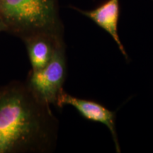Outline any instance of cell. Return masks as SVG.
I'll return each mask as SVG.
<instances>
[{
	"label": "cell",
	"instance_id": "cell-3",
	"mask_svg": "<svg viewBox=\"0 0 153 153\" xmlns=\"http://www.w3.org/2000/svg\"><path fill=\"white\" fill-rule=\"evenodd\" d=\"M65 57L62 45L55 47L50 62L41 70L33 71L30 85L33 92L44 103L56 104L65 77Z\"/></svg>",
	"mask_w": 153,
	"mask_h": 153
},
{
	"label": "cell",
	"instance_id": "cell-5",
	"mask_svg": "<svg viewBox=\"0 0 153 153\" xmlns=\"http://www.w3.org/2000/svg\"><path fill=\"white\" fill-rule=\"evenodd\" d=\"M77 11L90 19L97 26L109 34L126 60H129L128 55L122 44L118 32L120 17V0H107L91 11H82L79 9H77Z\"/></svg>",
	"mask_w": 153,
	"mask_h": 153
},
{
	"label": "cell",
	"instance_id": "cell-7",
	"mask_svg": "<svg viewBox=\"0 0 153 153\" xmlns=\"http://www.w3.org/2000/svg\"><path fill=\"white\" fill-rule=\"evenodd\" d=\"M8 28V26H7V24L4 22V21L0 18V31H2V30H7Z\"/></svg>",
	"mask_w": 153,
	"mask_h": 153
},
{
	"label": "cell",
	"instance_id": "cell-6",
	"mask_svg": "<svg viewBox=\"0 0 153 153\" xmlns=\"http://www.w3.org/2000/svg\"><path fill=\"white\" fill-rule=\"evenodd\" d=\"M36 38L28 40V51L30 63L33 71L43 68L50 62L55 47L60 42L54 44L51 42V36L38 34ZM54 37V36H53Z\"/></svg>",
	"mask_w": 153,
	"mask_h": 153
},
{
	"label": "cell",
	"instance_id": "cell-8",
	"mask_svg": "<svg viewBox=\"0 0 153 153\" xmlns=\"http://www.w3.org/2000/svg\"><path fill=\"white\" fill-rule=\"evenodd\" d=\"M152 1H153V0H152Z\"/></svg>",
	"mask_w": 153,
	"mask_h": 153
},
{
	"label": "cell",
	"instance_id": "cell-1",
	"mask_svg": "<svg viewBox=\"0 0 153 153\" xmlns=\"http://www.w3.org/2000/svg\"><path fill=\"white\" fill-rule=\"evenodd\" d=\"M21 88L0 92V153L29 150L46 137L45 113Z\"/></svg>",
	"mask_w": 153,
	"mask_h": 153
},
{
	"label": "cell",
	"instance_id": "cell-4",
	"mask_svg": "<svg viewBox=\"0 0 153 153\" xmlns=\"http://www.w3.org/2000/svg\"><path fill=\"white\" fill-rule=\"evenodd\" d=\"M56 104L60 107L65 105L73 106L86 119L106 126L111 134L116 152H120V147L116 129V112L108 109L95 101L76 98L63 91L59 94Z\"/></svg>",
	"mask_w": 153,
	"mask_h": 153
},
{
	"label": "cell",
	"instance_id": "cell-2",
	"mask_svg": "<svg viewBox=\"0 0 153 153\" xmlns=\"http://www.w3.org/2000/svg\"><path fill=\"white\" fill-rule=\"evenodd\" d=\"M0 18L18 30L57 37L55 0H0Z\"/></svg>",
	"mask_w": 153,
	"mask_h": 153
}]
</instances>
